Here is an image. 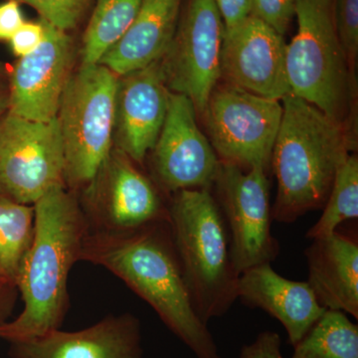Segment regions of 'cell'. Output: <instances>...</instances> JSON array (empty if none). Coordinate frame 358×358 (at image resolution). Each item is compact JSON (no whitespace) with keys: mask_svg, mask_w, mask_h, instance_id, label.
<instances>
[{"mask_svg":"<svg viewBox=\"0 0 358 358\" xmlns=\"http://www.w3.org/2000/svg\"><path fill=\"white\" fill-rule=\"evenodd\" d=\"M334 21L346 56L355 70L358 56V0H334Z\"/></svg>","mask_w":358,"mask_h":358,"instance_id":"obj_25","label":"cell"},{"mask_svg":"<svg viewBox=\"0 0 358 358\" xmlns=\"http://www.w3.org/2000/svg\"><path fill=\"white\" fill-rule=\"evenodd\" d=\"M224 30L213 0H188L173 41L160 60L167 89L187 96L200 117L221 80Z\"/></svg>","mask_w":358,"mask_h":358,"instance_id":"obj_11","label":"cell"},{"mask_svg":"<svg viewBox=\"0 0 358 358\" xmlns=\"http://www.w3.org/2000/svg\"><path fill=\"white\" fill-rule=\"evenodd\" d=\"M294 16L298 31L286 58L291 94L350 129L355 70L336 30L334 0H296Z\"/></svg>","mask_w":358,"mask_h":358,"instance_id":"obj_5","label":"cell"},{"mask_svg":"<svg viewBox=\"0 0 358 358\" xmlns=\"http://www.w3.org/2000/svg\"><path fill=\"white\" fill-rule=\"evenodd\" d=\"M23 23L20 2L8 0L0 4V41H9Z\"/></svg>","mask_w":358,"mask_h":358,"instance_id":"obj_30","label":"cell"},{"mask_svg":"<svg viewBox=\"0 0 358 358\" xmlns=\"http://www.w3.org/2000/svg\"><path fill=\"white\" fill-rule=\"evenodd\" d=\"M294 348L292 358H358L357 324L327 310Z\"/></svg>","mask_w":358,"mask_h":358,"instance_id":"obj_22","label":"cell"},{"mask_svg":"<svg viewBox=\"0 0 358 358\" xmlns=\"http://www.w3.org/2000/svg\"><path fill=\"white\" fill-rule=\"evenodd\" d=\"M282 115L281 101L223 83L212 91L202 117L220 162L268 171Z\"/></svg>","mask_w":358,"mask_h":358,"instance_id":"obj_7","label":"cell"},{"mask_svg":"<svg viewBox=\"0 0 358 358\" xmlns=\"http://www.w3.org/2000/svg\"><path fill=\"white\" fill-rule=\"evenodd\" d=\"M169 228L195 313L205 324L238 300L230 237L211 189H186L169 199Z\"/></svg>","mask_w":358,"mask_h":358,"instance_id":"obj_4","label":"cell"},{"mask_svg":"<svg viewBox=\"0 0 358 358\" xmlns=\"http://www.w3.org/2000/svg\"><path fill=\"white\" fill-rule=\"evenodd\" d=\"M222 17L225 30L241 24L252 14L251 0H213Z\"/></svg>","mask_w":358,"mask_h":358,"instance_id":"obj_29","label":"cell"},{"mask_svg":"<svg viewBox=\"0 0 358 358\" xmlns=\"http://www.w3.org/2000/svg\"><path fill=\"white\" fill-rule=\"evenodd\" d=\"M252 14L284 36L288 31L294 13L296 0H251Z\"/></svg>","mask_w":358,"mask_h":358,"instance_id":"obj_26","label":"cell"},{"mask_svg":"<svg viewBox=\"0 0 358 358\" xmlns=\"http://www.w3.org/2000/svg\"><path fill=\"white\" fill-rule=\"evenodd\" d=\"M34 206L0 194V281L17 284L34 235Z\"/></svg>","mask_w":358,"mask_h":358,"instance_id":"obj_20","label":"cell"},{"mask_svg":"<svg viewBox=\"0 0 358 358\" xmlns=\"http://www.w3.org/2000/svg\"><path fill=\"white\" fill-rule=\"evenodd\" d=\"M64 148L57 117L30 121L7 112L0 120V194L34 205L65 186ZM66 187V186H65Z\"/></svg>","mask_w":358,"mask_h":358,"instance_id":"obj_9","label":"cell"},{"mask_svg":"<svg viewBox=\"0 0 358 358\" xmlns=\"http://www.w3.org/2000/svg\"><path fill=\"white\" fill-rule=\"evenodd\" d=\"M322 215L307 232L310 240L338 230L346 220L358 217V159L350 154L338 166Z\"/></svg>","mask_w":358,"mask_h":358,"instance_id":"obj_23","label":"cell"},{"mask_svg":"<svg viewBox=\"0 0 358 358\" xmlns=\"http://www.w3.org/2000/svg\"><path fill=\"white\" fill-rule=\"evenodd\" d=\"M32 6L41 20L67 32L76 27L90 0H15Z\"/></svg>","mask_w":358,"mask_h":358,"instance_id":"obj_24","label":"cell"},{"mask_svg":"<svg viewBox=\"0 0 358 358\" xmlns=\"http://www.w3.org/2000/svg\"><path fill=\"white\" fill-rule=\"evenodd\" d=\"M81 261L117 275L154 308L196 358H222L208 327L193 308L169 222L124 233L89 232Z\"/></svg>","mask_w":358,"mask_h":358,"instance_id":"obj_1","label":"cell"},{"mask_svg":"<svg viewBox=\"0 0 358 358\" xmlns=\"http://www.w3.org/2000/svg\"><path fill=\"white\" fill-rule=\"evenodd\" d=\"M9 345L10 358H145L141 320L129 313L107 315L80 331L55 329Z\"/></svg>","mask_w":358,"mask_h":358,"instance_id":"obj_16","label":"cell"},{"mask_svg":"<svg viewBox=\"0 0 358 358\" xmlns=\"http://www.w3.org/2000/svg\"><path fill=\"white\" fill-rule=\"evenodd\" d=\"M213 186L229 233L231 257L237 274L275 260L280 246L271 232L273 216L267 169L255 166L243 171L220 162Z\"/></svg>","mask_w":358,"mask_h":358,"instance_id":"obj_10","label":"cell"},{"mask_svg":"<svg viewBox=\"0 0 358 358\" xmlns=\"http://www.w3.org/2000/svg\"><path fill=\"white\" fill-rule=\"evenodd\" d=\"M33 206L34 235L16 284L22 312L0 324V338L8 343L61 329L69 310L70 271L81 261L90 232L76 193L65 186L53 188Z\"/></svg>","mask_w":358,"mask_h":358,"instance_id":"obj_2","label":"cell"},{"mask_svg":"<svg viewBox=\"0 0 358 358\" xmlns=\"http://www.w3.org/2000/svg\"><path fill=\"white\" fill-rule=\"evenodd\" d=\"M284 36L251 14L224 30L221 79L255 95L282 101L291 94Z\"/></svg>","mask_w":358,"mask_h":358,"instance_id":"obj_14","label":"cell"},{"mask_svg":"<svg viewBox=\"0 0 358 358\" xmlns=\"http://www.w3.org/2000/svg\"><path fill=\"white\" fill-rule=\"evenodd\" d=\"M2 71L3 70H2L1 65H0V75H1Z\"/></svg>","mask_w":358,"mask_h":358,"instance_id":"obj_33","label":"cell"},{"mask_svg":"<svg viewBox=\"0 0 358 358\" xmlns=\"http://www.w3.org/2000/svg\"><path fill=\"white\" fill-rule=\"evenodd\" d=\"M41 43L18 59L9 77L8 110L30 121L57 117L61 98L72 74L74 45L67 32L43 20Z\"/></svg>","mask_w":358,"mask_h":358,"instance_id":"obj_13","label":"cell"},{"mask_svg":"<svg viewBox=\"0 0 358 358\" xmlns=\"http://www.w3.org/2000/svg\"><path fill=\"white\" fill-rule=\"evenodd\" d=\"M143 0H98L87 26L82 47V64H98L126 33Z\"/></svg>","mask_w":358,"mask_h":358,"instance_id":"obj_21","label":"cell"},{"mask_svg":"<svg viewBox=\"0 0 358 358\" xmlns=\"http://www.w3.org/2000/svg\"><path fill=\"white\" fill-rule=\"evenodd\" d=\"M8 110V95L7 92L0 90V120Z\"/></svg>","mask_w":358,"mask_h":358,"instance_id":"obj_32","label":"cell"},{"mask_svg":"<svg viewBox=\"0 0 358 358\" xmlns=\"http://www.w3.org/2000/svg\"><path fill=\"white\" fill-rule=\"evenodd\" d=\"M18 294L15 285L0 281V324L9 320L13 315Z\"/></svg>","mask_w":358,"mask_h":358,"instance_id":"obj_31","label":"cell"},{"mask_svg":"<svg viewBox=\"0 0 358 358\" xmlns=\"http://www.w3.org/2000/svg\"><path fill=\"white\" fill-rule=\"evenodd\" d=\"M44 29L41 21L24 22L9 40L14 55L18 58L34 51L43 39Z\"/></svg>","mask_w":358,"mask_h":358,"instance_id":"obj_27","label":"cell"},{"mask_svg":"<svg viewBox=\"0 0 358 358\" xmlns=\"http://www.w3.org/2000/svg\"><path fill=\"white\" fill-rule=\"evenodd\" d=\"M119 77L100 64L72 73L59 106L66 188L79 193L95 178L114 148L115 103Z\"/></svg>","mask_w":358,"mask_h":358,"instance_id":"obj_6","label":"cell"},{"mask_svg":"<svg viewBox=\"0 0 358 358\" xmlns=\"http://www.w3.org/2000/svg\"><path fill=\"white\" fill-rule=\"evenodd\" d=\"M196 110L187 96L169 94V109L150 150L152 180L169 194L186 189H212L220 160L200 131Z\"/></svg>","mask_w":358,"mask_h":358,"instance_id":"obj_12","label":"cell"},{"mask_svg":"<svg viewBox=\"0 0 358 358\" xmlns=\"http://www.w3.org/2000/svg\"><path fill=\"white\" fill-rule=\"evenodd\" d=\"M180 4L181 0H143L128 30L99 63L122 77L162 60L176 34Z\"/></svg>","mask_w":358,"mask_h":358,"instance_id":"obj_19","label":"cell"},{"mask_svg":"<svg viewBox=\"0 0 358 358\" xmlns=\"http://www.w3.org/2000/svg\"><path fill=\"white\" fill-rule=\"evenodd\" d=\"M308 282L320 305L358 319V242L338 230L306 249Z\"/></svg>","mask_w":358,"mask_h":358,"instance_id":"obj_18","label":"cell"},{"mask_svg":"<svg viewBox=\"0 0 358 358\" xmlns=\"http://www.w3.org/2000/svg\"><path fill=\"white\" fill-rule=\"evenodd\" d=\"M237 294L247 307L261 308L279 320L293 346L327 310L308 282L282 277L268 263L244 271L238 280Z\"/></svg>","mask_w":358,"mask_h":358,"instance_id":"obj_17","label":"cell"},{"mask_svg":"<svg viewBox=\"0 0 358 358\" xmlns=\"http://www.w3.org/2000/svg\"><path fill=\"white\" fill-rule=\"evenodd\" d=\"M281 336L275 331L259 334L255 341L244 345L240 358H285L281 352Z\"/></svg>","mask_w":358,"mask_h":358,"instance_id":"obj_28","label":"cell"},{"mask_svg":"<svg viewBox=\"0 0 358 358\" xmlns=\"http://www.w3.org/2000/svg\"><path fill=\"white\" fill-rule=\"evenodd\" d=\"M138 166L114 147L93 181L77 193L90 232L124 233L169 222V201Z\"/></svg>","mask_w":358,"mask_h":358,"instance_id":"obj_8","label":"cell"},{"mask_svg":"<svg viewBox=\"0 0 358 358\" xmlns=\"http://www.w3.org/2000/svg\"><path fill=\"white\" fill-rule=\"evenodd\" d=\"M169 94L160 60L119 77L114 145L138 166L155 147L166 120Z\"/></svg>","mask_w":358,"mask_h":358,"instance_id":"obj_15","label":"cell"},{"mask_svg":"<svg viewBox=\"0 0 358 358\" xmlns=\"http://www.w3.org/2000/svg\"><path fill=\"white\" fill-rule=\"evenodd\" d=\"M282 115L271 166L278 192L272 216L296 222L326 204L341 162L357 148L350 129L312 103L289 94L281 101Z\"/></svg>","mask_w":358,"mask_h":358,"instance_id":"obj_3","label":"cell"}]
</instances>
